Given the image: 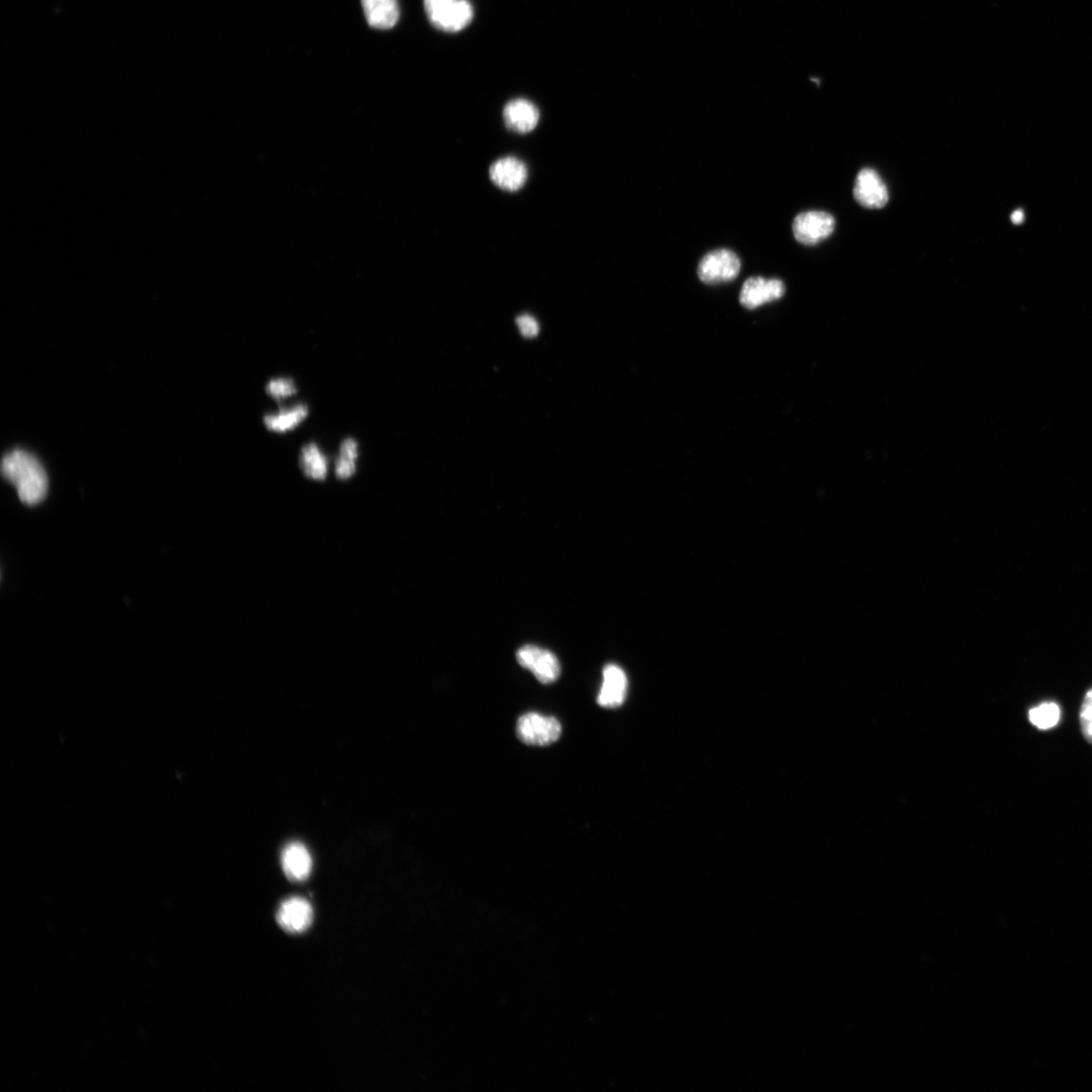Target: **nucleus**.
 <instances>
[{"instance_id":"obj_8","label":"nucleus","mask_w":1092,"mask_h":1092,"mask_svg":"<svg viewBox=\"0 0 1092 1092\" xmlns=\"http://www.w3.org/2000/svg\"><path fill=\"white\" fill-rule=\"evenodd\" d=\"M785 294L783 281L751 278L743 283L740 291V304L747 309H756L781 298Z\"/></svg>"},{"instance_id":"obj_2","label":"nucleus","mask_w":1092,"mask_h":1092,"mask_svg":"<svg viewBox=\"0 0 1092 1092\" xmlns=\"http://www.w3.org/2000/svg\"><path fill=\"white\" fill-rule=\"evenodd\" d=\"M429 20L437 29L457 33L473 19V9L469 0H424Z\"/></svg>"},{"instance_id":"obj_14","label":"nucleus","mask_w":1092,"mask_h":1092,"mask_svg":"<svg viewBox=\"0 0 1092 1092\" xmlns=\"http://www.w3.org/2000/svg\"><path fill=\"white\" fill-rule=\"evenodd\" d=\"M364 14L371 27L389 29L400 17L397 0H362Z\"/></svg>"},{"instance_id":"obj_7","label":"nucleus","mask_w":1092,"mask_h":1092,"mask_svg":"<svg viewBox=\"0 0 1092 1092\" xmlns=\"http://www.w3.org/2000/svg\"><path fill=\"white\" fill-rule=\"evenodd\" d=\"M853 197L864 208L873 210L888 204L890 193L879 174L874 169L865 168L854 182Z\"/></svg>"},{"instance_id":"obj_11","label":"nucleus","mask_w":1092,"mask_h":1092,"mask_svg":"<svg viewBox=\"0 0 1092 1092\" xmlns=\"http://www.w3.org/2000/svg\"><path fill=\"white\" fill-rule=\"evenodd\" d=\"M503 119L510 131L527 134L536 128L540 123L541 114L537 106L530 101L515 99L505 105Z\"/></svg>"},{"instance_id":"obj_5","label":"nucleus","mask_w":1092,"mask_h":1092,"mask_svg":"<svg viewBox=\"0 0 1092 1092\" xmlns=\"http://www.w3.org/2000/svg\"><path fill=\"white\" fill-rule=\"evenodd\" d=\"M835 227L834 218L821 211H810L799 214L794 221L795 239L804 245H815L826 240L833 233Z\"/></svg>"},{"instance_id":"obj_12","label":"nucleus","mask_w":1092,"mask_h":1092,"mask_svg":"<svg viewBox=\"0 0 1092 1092\" xmlns=\"http://www.w3.org/2000/svg\"><path fill=\"white\" fill-rule=\"evenodd\" d=\"M281 865L284 874L290 880L302 882L310 876L313 861L310 852L303 844L291 843L282 851Z\"/></svg>"},{"instance_id":"obj_21","label":"nucleus","mask_w":1092,"mask_h":1092,"mask_svg":"<svg viewBox=\"0 0 1092 1092\" xmlns=\"http://www.w3.org/2000/svg\"><path fill=\"white\" fill-rule=\"evenodd\" d=\"M1082 730L1086 740L1092 745V710L1082 707L1081 710Z\"/></svg>"},{"instance_id":"obj_17","label":"nucleus","mask_w":1092,"mask_h":1092,"mask_svg":"<svg viewBox=\"0 0 1092 1092\" xmlns=\"http://www.w3.org/2000/svg\"><path fill=\"white\" fill-rule=\"evenodd\" d=\"M358 443L356 440L354 438L344 439L335 464V474L338 479L348 480L354 476L356 471Z\"/></svg>"},{"instance_id":"obj_15","label":"nucleus","mask_w":1092,"mask_h":1092,"mask_svg":"<svg viewBox=\"0 0 1092 1092\" xmlns=\"http://www.w3.org/2000/svg\"><path fill=\"white\" fill-rule=\"evenodd\" d=\"M308 414V407L299 404L293 408L283 409L277 414L266 415L263 422L268 431L284 433L297 429L307 418Z\"/></svg>"},{"instance_id":"obj_10","label":"nucleus","mask_w":1092,"mask_h":1092,"mask_svg":"<svg viewBox=\"0 0 1092 1092\" xmlns=\"http://www.w3.org/2000/svg\"><path fill=\"white\" fill-rule=\"evenodd\" d=\"M313 910L304 898L293 897L283 901L277 914L278 925L290 933H302L313 923Z\"/></svg>"},{"instance_id":"obj_9","label":"nucleus","mask_w":1092,"mask_h":1092,"mask_svg":"<svg viewBox=\"0 0 1092 1092\" xmlns=\"http://www.w3.org/2000/svg\"><path fill=\"white\" fill-rule=\"evenodd\" d=\"M528 171L524 162L513 156L504 157L489 167V178L506 192H517L527 183Z\"/></svg>"},{"instance_id":"obj_6","label":"nucleus","mask_w":1092,"mask_h":1092,"mask_svg":"<svg viewBox=\"0 0 1092 1092\" xmlns=\"http://www.w3.org/2000/svg\"><path fill=\"white\" fill-rule=\"evenodd\" d=\"M520 666L533 673L543 684H550L558 680L561 666L558 658L544 648L535 645L521 647L517 653Z\"/></svg>"},{"instance_id":"obj_20","label":"nucleus","mask_w":1092,"mask_h":1092,"mask_svg":"<svg viewBox=\"0 0 1092 1092\" xmlns=\"http://www.w3.org/2000/svg\"><path fill=\"white\" fill-rule=\"evenodd\" d=\"M517 325L521 335L527 338H533L538 335V332H540V325H538L533 316L529 315L520 316L517 319Z\"/></svg>"},{"instance_id":"obj_22","label":"nucleus","mask_w":1092,"mask_h":1092,"mask_svg":"<svg viewBox=\"0 0 1092 1092\" xmlns=\"http://www.w3.org/2000/svg\"><path fill=\"white\" fill-rule=\"evenodd\" d=\"M1024 219H1025V216H1024V213L1022 211H1017L1014 214H1012V216H1011L1012 223L1017 224V225L1021 224L1022 221L1024 220Z\"/></svg>"},{"instance_id":"obj_4","label":"nucleus","mask_w":1092,"mask_h":1092,"mask_svg":"<svg viewBox=\"0 0 1092 1092\" xmlns=\"http://www.w3.org/2000/svg\"><path fill=\"white\" fill-rule=\"evenodd\" d=\"M741 263L732 250L718 249L707 253L699 265V277L708 284L734 280L740 272Z\"/></svg>"},{"instance_id":"obj_19","label":"nucleus","mask_w":1092,"mask_h":1092,"mask_svg":"<svg viewBox=\"0 0 1092 1092\" xmlns=\"http://www.w3.org/2000/svg\"><path fill=\"white\" fill-rule=\"evenodd\" d=\"M265 391L269 397L280 400L292 397L297 393V388L292 378L278 377L267 383Z\"/></svg>"},{"instance_id":"obj_1","label":"nucleus","mask_w":1092,"mask_h":1092,"mask_svg":"<svg viewBox=\"0 0 1092 1092\" xmlns=\"http://www.w3.org/2000/svg\"><path fill=\"white\" fill-rule=\"evenodd\" d=\"M6 480L18 490L21 501L29 506L42 502L48 493V476L37 458L25 450L9 452L2 463Z\"/></svg>"},{"instance_id":"obj_16","label":"nucleus","mask_w":1092,"mask_h":1092,"mask_svg":"<svg viewBox=\"0 0 1092 1092\" xmlns=\"http://www.w3.org/2000/svg\"><path fill=\"white\" fill-rule=\"evenodd\" d=\"M299 467L310 479L323 481L327 478L329 469L327 457L314 442L308 443L300 450Z\"/></svg>"},{"instance_id":"obj_13","label":"nucleus","mask_w":1092,"mask_h":1092,"mask_svg":"<svg viewBox=\"0 0 1092 1092\" xmlns=\"http://www.w3.org/2000/svg\"><path fill=\"white\" fill-rule=\"evenodd\" d=\"M627 678L616 664H608L603 671V684L598 696V703L606 708L621 706L626 696Z\"/></svg>"},{"instance_id":"obj_3","label":"nucleus","mask_w":1092,"mask_h":1092,"mask_svg":"<svg viewBox=\"0 0 1092 1092\" xmlns=\"http://www.w3.org/2000/svg\"><path fill=\"white\" fill-rule=\"evenodd\" d=\"M561 735L562 725L556 718L530 712L522 716L517 722V737L527 745L548 746L556 742Z\"/></svg>"},{"instance_id":"obj_23","label":"nucleus","mask_w":1092,"mask_h":1092,"mask_svg":"<svg viewBox=\"0 0 1092 1092\" xmlns=\"http://www.w3.org/2000/svg\"><path fill=\"white\" fill-rule=\"evenodd\" d=\"M1082 707L1092 710V689L1086 694Z\"/></svg>"},{"instance_id":"obj_18","label":"nucleus","mask_w":1092,"mask_h":1092,"mask_svg":"<svg viewBox=\"0 0 1092 1092\" xmlns=\"http://www.w3.org/2000/svg\"><path fill=\"white\" fill-rule=\"evenodd\" d=\"M1060 716H1062V712H1060L1059 706L1053 702L1042 703L1028 712V719L1042 731L1055 727L1060 720Z\"/></svg>"}]
</instances>
